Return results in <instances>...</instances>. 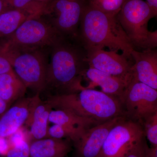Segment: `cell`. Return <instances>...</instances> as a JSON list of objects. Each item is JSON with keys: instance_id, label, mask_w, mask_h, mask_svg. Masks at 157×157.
<instances>
[{"instance_id": "obj_17", "label": "cell", "mask_w": 157, "mask_h": 157, "mask_svg": "<svg viewBox=\"0 0 157 157\" xmlns=\"http://www.w3.org/2000/svg\"><path fill=\"white\" fill-rule=\"evenodd\" d=\"M52 109V107L46 100L42 101L40 99L36 104L25 124V126L29 128V135L32 140L47 137L50 123L49 115Z\"/></svg>"}, {"instance_id": "obj_7", "label": "cell", "mask_w": 157, "mask_h": 157, "mask_svg": "<svg viewBox=\"0 0 157 157\" xmlns=\"http://www.w3.org/2000/svg\"><path fill=\"white\" fill-rule=\"evenodd\" d=\"M145 137L142 125L124 117L109 131L98 157H127Z\"/></svg>"}, {"instance_id": "obj_16", "label": "cell", "mask_w": 157, "mask_h": 157, "mask_svg": "<svg viewBox=\"0 0 157 157\" xmlns=\"http://www.w3.org/2000/svg\"><path fill=\"white\" fill-rule=\"evenodd\" d=\"M73 142L67 139L46 137L30 143V157H66L72 151Z\"/></svg>"}, {"instance_id": "obj_27", "label": "cell", "mask_w": 157, "mask_h": 157, "mask_svg": "<svg viewBox=\"0 0 157 157\" xmlns=\"http://www.w3.org/2000/svg\"><path fill=\"white\" fill-rule=\"evenodd\" d=\"M10 147L8 138L0 137V156L6 157Z\"/></svg>"}, {"instance_id": "obj_19", "label": "cell", "mask_w": 157, "mask_h": 157, "mask_svg": "<svg viewBox=\"0 0 157 157\" xmlns=\"http://www.w3.org/2000/svg\"><path fill=\"white\" fill-rule=\"evenodd\" d=\"M49 121L52 124L84 129L101 124L94 120L81 117L68 110L61 109H52Z\"/></svg>"}, {"instance_id": "obj_12", "label": "cell", "mask_w": 157, "mask_h": 157, "mask_svg": "<svg viewBox=\"0 0 157 157\" xmlns=\"http://www.w3.org/2000/svg\"><path fill=\"white\" fill-rule=\"evenodd\" d=\"M124 117H118L86 129L73 143L76 157H98L109 131Z\"/></svg>"}, {"instance_id": "obj_26", "label": "cell", "mask_w": 157, "mask_h": 157, "mask_svg": "<svg viewBox=\"0 0 157 157\" xmlns=\"http://www.w3.org/2000/svg\"><path fill=\"white\" fill-rule=\"evenodd\" d=\"M148 147L146 141L136 147L127 157H146Z\"/></svg>"}, {"instance_id": "obj_6", "label": "cell", "mask_w": 157, "mask_h": 157, "mask_svg": "<svg viewBox=\"0 0 157 157\" xmlns=\"http://www.w3.org/2000/svg\"><path fill=\"white\" fill-rule=\"evenodd\" d=\"M2 52L9 59L14 73L27 88L36 94L45 90L48 63L44 50Z\"/></svg>"}, {"instance_id": "obj_11", "label": "cell", "mask_w": 157, "mask_h": 157, "mask_svg": "<svg viewBox=\"0 0 157 157\" xmlns=\"http://www.w3.org/2000/svg\"><path fill=\"white\" fill-rule=\"evenodd\" d=\"M41 98L40 94L23 98L0 117V137L8 138L25 125L31 113Z\"/></svg>"}, {"instance_id": "obj_9", "label": "cell", "mask_w": 157, "mask_h": 157, "mask_svg": "<svg viewBox=\"0 0 157 157\" xmlns=\"http://www.w3.org/2000/svg\"><path fill=\"white\" fill-rule=\"evenodd\" d=\"M87 4L84 0H55L52 5L53 15L48 21L62 36L78 37L82 16Z\"/></svg>"}, {"instance_id": "obj_14", "label": "cell", "mask_w": 157, "mask_h": 157, "mask_svg": "<svg viewBox=\"0 0 157 157\" xmlns=\"http://www.w3.org/2000/svg\"><path fill=\"white\" fill-rule=\"evenodd\" d=\"M45 5L38 3L25 9H10L0 14V38L11 35L22 24L32 18L39 17Z\"/></svg>"}, {"instance_id": "obj_30", "label": "cell", "mask_w": 157, "mask_h": 157, "mask_svg": "<svg viewBox=\"0 0 157 157\" xmlns=\"http://www.w3.org/2000/svg\"><path fill=\"white\" fill-rule=\"evenodd\" d=\"M7 10H9V9L5 6L2 1L0 0V14H2L3 12Z\"/></svg>"}, {"instance_id": "obj_3", "label": "cell", "mask_w": 157, "mask_h": 157, "mask_svg": "<svg viewBox=\"0 0 157 157\" xmlns=\"http://www.w3.org/2000/svg\"><path fill=\"white\" fill-rule=\"evenodd\" d=\"M46 101L52 109H66L100 123L125 116L119 99L94 89L84 87L76 92L51 95Z\"/></svg>"}, {"instance_id": "obj_15", "label": "cell", "mask_w": 157, "mask_h": 157, "mask_svg": "<svg viewBox=\"0 0 157 157\" xmlns=\"http://www.w3.org/2000/svg\"><path fill=\"white\" fill-rule=\"evenodd\" d=\"M85 77L90 82L87 88L100 86L101 91L118 99L132 78L128 79L117 77L90 67L85 72L83 78Z\"/></svg>"}, {"instance_id": "obj_29", "label": "cell", "mask_w": 157, "mask_h": 157, "mask_svg": "<svg viewBox=\"0 0 157 157\" xmlns=\"http://www.w3.org/2000/svg\"><path fill=\"white\" fill-rule=\"evenodd\" d=\"M146 2L150 7L155 16L157 14V0H146Z\"/></svg>"}, {"instance_id": "obj_23", "label": "cell", "mask_w": 157, "mask_h": 157, "mask_svg": "<svg viewBox=\"0 0 157 157\" xmlns=\"http://www.w3.org/2000/svg\"><path fill=\"white\" fill-rule=\"evenodd\" d=\"M30 143L25 140L10 146L5 157H30Z\"/></svg>"}, {"instance_id": "obj_22", "label": "cell", "mask_w": 157, "mask_h": 157, "mask_svg": "<svg viewBox=\"0 0 157 157\" xmlns=\"http://www.w3.org/2000/svg\"><path fill=\"white\" fill-rule=\"evenodd\" d=\"M143 127L145 137L151 146H157V113L147 117Z\"/></svg>"}, {"instance_id": "obj_8", "label": "cell", "mask_w": 157, "mask_h": 157, "mask_svg": "<svg viewBox=\"0 0 157 157\" xmlns=\"http://www.w3.org/2000/svg\"><path fill=\"white\" fill-rule=\"evenodd\" d=\"M119 100L125 117L142 126L147 117L157 113V90L133 78Z\"/></svg>"}, {"instance_id": "obj_13", "label": "cell", "mask_w": 157, "mask_h": 157, "mask_svg": "<svg viewBox=\"0 0 157 157\" xmlns=\"http://www.w3.org/2000/svg\"><path fill=\"white\" fill-rule=\"evenodd\" d=\"M133 64L132 78L157 90V51L156 49L137 51L131 54Z\"/></svg>"}, {"instance_id": "obj_20", "label": "cell", "mask_w": 157, "mask_h": 157, "mask_svg": "<svg viewBox=\"0 0 157 157\" xmlns=\"http://www.w3.org/2000/svg\"><path fill=\"white\" fill-rule=\"evenodd\" d=\"M86 129L53 124L48 128L46 137L69 139L73 143L80 137Z\"/></svg>"}, {"instance_id": "obj_31", "label": "cell", "mask_w": 157, "mask_h": 157, "mask_svg": "<svg viewBox=\"0 0 157 157\" xmlns=\"http://www.w3.org/2000/svg\"><path fill=\"white\" fill-rule=\"evenodd\" d=\"M36 1H38V2H46V1H48V0H36Z\"/></svg>"}, {"instance_id": "obj_21", "label": "cell", "mask_w": 157, "mask_h": 157, "mask_svg": "<svg viewBox=\"0 0 157 157\" xmlns=\"http://www.w3.org/2000/svg\"><path fill=\"white\" fill-rule=\"evenodd\" d=\"M126 0H88V3L100 11L117 16Z\"/></svg>"}, {"instance_id": "obj_24", "label": "cell", "mask_w": 157, "mask_h": 157, "mask_svg": "<svg viewBox=\"0 0 157 157\" xmlns=\"http://www.w3.org/2000/svg\"><path fill=\"white\" fill-rule=\"evenodd\" d=\"M6 7L12 9H25L37 4L34 2V0H2Z\"/></svg>"}, {"instance_id": "obj_25", "label": "cell", "mask_w": 157, "mask_h": 157, "mask_svg": "<svg viewBox=\"0 0 157 157\" xmlns=\"http://www.w3.org/2000/svg\"><path fill=\"white\" fill-rule=\"evenodd\" d=\"M13 71L9 59L4 54L0 52V75Z\"/></svg>"}, {"instance_id": "obj_2", "label": "cell", "mask_w": 157, "mask_h": 157, "mask_svg": "<svg viewBox=\"0 0 157 157\" xmlns=\"http://www.w3.org/2000/svg\"><path fill=\"white\" fill-rule=\"evenodd\" d=\"M78 37L85 47H107L133 61L134 48L117 16L104 13L88 3L78 29Z\"/></svg>"}, {"instance_id": "obj_28", "label": "cell", "mask_w": 157, "mask_h": 157, "mask_svg": "<svg viewBox=\"0 0 157 157\" xmlns=\"http://www.w3.org/2000/svg\"><path fill=\"white\" fill-rule=\"evenodd\" d=\"M10 107V105L4 101L0 97V117L4 113L8 108Z\"/></svg>"}, {"instance_id": "obj_5", "label": "cell", "mask_w": 157, "mask_h": 157, "mask_svg": "<svg viewBox=\"0 0 157 157\" xmlns=\"http://www.w3.org/2000/svg\"><path fill=\"white\" fill-rule=\"evenodd\" d=\"M62 36L48 21L35 17L25 21L11 35L0 38V52L50 48Z\"/></svg>"}, {"instance_id": "obj_4", "label": "cell", "mask_w": 157, "mask_h": 157, "mask_svg": "<svg viewBox=\"0 0 157 157\" xmlns=\"http://www.w3.org/2000/svg\"><path fill=\"white\" fill-rule=\"evenodd\" d=\"M155 16L143 0H126L117 17L135 50L156 48L157 31L148 29L149 21Z\"/></svg>"}, {"instance_id": "obj_1", "label": "cell", "mask_w": 157, "mask_h": 157, "mask_svg": "<svg viewBox=\"0 0 157 157\" xmlns=\"http://www.w3.org/2000/svg\"><path fill=\"white\" fill-rule=\"evenodd\" d=\"M50 48L45 90L55 95L82 89V81L89 66L87 50L78 37L62 36Z\"/></svg>"}, {"instance_id": "obj_18", "label": "cell", "mask_w": 157, "mask_h": 157, "mask_svg": "<svg viewBox=\"0 0 157 157\" xmlns=\"http://www.w3.org/2000/svg\"><path fill=\"white\" fill-rule=\"evenodd\" d=\"M27 89L14 71L0 75V97L10 106L24 97Z\"/></svg>"}, {"instance_id": "obj_10", "label": "cell", "mask_w": 157, "mask_h": 157, "mask_svg": "<svg viewBox=\"0 0 157 157\" xmlns=\"http://www.w3.org/2000/svg\"><path fill=\"white\" fill-rule=\"evenodd\" d=\"M90 67L121 78H132L133 62L115 52L96 47H86Z\"/></svg>"}]
</instances>
